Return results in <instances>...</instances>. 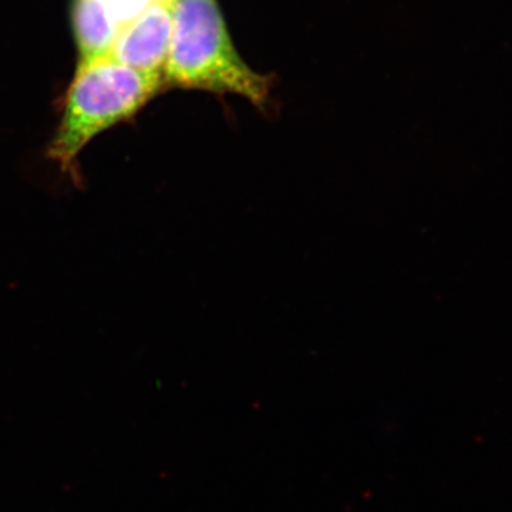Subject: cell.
<instances>
[{
  "label": "cell",
  "mask_w": 512,
  "mask_h": 512,
  "mask_svg": "<svg viewBox=\"0 0 512 512\" xmlns=\"http://www.w3.org/2000/svg\"><path fill=\"white\" fill-rule=\"evenodd\" d=\"M164 90L232 94L265 110L272 76L255 72L235 49L217 0H175Z\"/></svg>",
  "instance_id": "obj_1"
},
{
  "label": "cell",
  "mask_w": 512,
  "mask_h": 512,
  "mask_svg": "<svg viewBox=\"0 0 512 512\" xmlns=\"http://www.w3.org/2000/svg\"><path fill=\"white\" fill-rule=\"evenodd\" d=\"M164 92L163 74L141 72L104 56L79 64L63 104L62 117L46 156L77 187L83 184L79 157L87 144L133 119Z\"/></svg>",
  "instance_id": "obj_2"
},
{
  "label": "cell",
  "mask_w": 512,
  "mask_h": 512,
  "mask_svg": "<svg viewBox=\"0 0 512 512\" xmlns=\"http://www.w3.org/2000/svg\"><path fill=\"white\" fill-rule=\"evenodd\" d=\"M175 0H151L121 26L110 57L141 72L163 74L173 33Z\"/></svg>",
  "instance_id": "obj_3"
},
{
  "label": "cell",
  "mask_w": 512,
  "mask_h": 512,
  "mask_svg": "<svg viewBox=\"0 0 512 512\" xmlns=\"http://www.w3.org/2000/svg\"><path fill=\"white\" fill-rule=\"evenodd\" d=\"M73 22L80 63L110 55L120 28L104 0H76Z\"/></svg>",
  "instance_id": "obj_4"
}]
</instances>
